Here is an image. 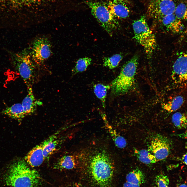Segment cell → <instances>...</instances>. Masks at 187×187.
I'll use <instances>...</instances> for the list:
<instances>
[{
  "label": "cell",
  "mask_w": 187,
  "mask_h": 187,
  "mask_svg": "<svg viewBox=\"0 0 187 187\" xmlns=\"http://www.w3.org/2000/svg\"><path fill=\"white\" fill-rule=\"evenodd\" d=\"M109 0V1H114V0H116V1H123L124 2H125L126 3H128V2L127 0Z\"/></svg>",
  "instance_id": "cell-33"
},
{
  "label": "cell",
  "mask_w": 187,
  "mask_h": 187,
  "mask_svg": "<svg viewBox=\"0 0 187 187\" xmlns=\"http://www.w3.org/2000/svg\"><path fill=\"white\" fill-rule=\"evenodd\" d=\"M94 87L95 94L101 101L103 107L105 108L107 90L110 88V86L98 83L95 84Z\"/></svg>",
  "instance_id": "cell-21"
},
{
  "label": "cell",
  "mask_w": 187,
  "mask_h": 187,
  "mask_svg": "<svg viewBox=\"0 0 187 187\" xmlns=\"http://www.w3.org/2000/svg\"><path fill=\"white\" fill-rule=\"evenodd\" d=\"M78 164L76 154L66 155L59 159L54 164V168L59 170H71L75 168Z\"/></svg>",
  "instance_id": "cell-14"
},
{
  "label": "cell",
  "mask_w": 187,
  "mask_h": 187,
  "mask_svg": "<svg viewBox=\"0 0 187 187\" xmlns=\"http://www.w3.org/2000/svg\"><path fill=\"white\" fill-rule=\"evenodd\" d=\"M27 90L28 94L22 103L26 116L31 115L35 112L37 104L33 93L32 88H30Z\"/></svg>",
  "instance_id": "cell-16"
},
{
  "label": "cell",
  "mask_w": 187,
  "mask_h": 187,
  "mask_svg": "<svg viewBox=\"0 0 187 187\" xmlns=\"http://www.w3.org/2000/svg\"><path fill=\"white\" fill-rule=\"evenodd\" d=\"M28 49L33 61L40 67L52 54L50 41L44 36L35 38Z\"/></svg>",
  "instance_id": "cell-7"
},
{
  "label": "cell",
  "mask_w": 187,
  "mask_h": 187,
  "mask_svg": "<svg viewBox=\"0 0 187 187\" xmlns=\"http://www.w3.org/2000/svg\"><path fill=\"white\" fill-rule=\"evenodd\" d=\"M171 148V143L167 138L162 135H157L152 138L148 150L159 161L168 157Z\"/></svg>",
  "instance_id": "cell-9"
},
{
  "label": "cell",
  "mask_w": 187,
  "mask_h": 187,
  "mask_svg": "<svg viewBox=\"0 0 187 187\" xmlns=\"http://www.w3.org/2000/svg\"><path fill=\"white\" fill-rule=\"evenodd\" d=\"M92 15L101 26L111 36L118 25L116 18L111 13L106 4L99 2L87 1Z\"/></svg>",
  "instance_id": "cell-6"
},
{
  "label": "cell",
  "mask_w": 187,
  "mask_h": 187,
  "mask_svg": "<svg viewBox=\"0 0 187 187\" xmlns=\"http://www.w3.org/2000/svg\"><path fill=\"white\" fill-rule=\"evenodd\" d=\"M185 33L186 36H187V28L185 31Z\"/></svg>",
  "instance_id": "cell-34"
},
{
  "label": "cell",
  "mask_w": 187,
  "mask_h": 187,
  "mask_svg": "<svg viewBox=\"0 0 187 187\" xmlns=\"http://www.w3.org/2000/svg\"><path fill=\"white\" fill-rule=\"evenodd\" d=\"M172 121L178 129H184L187 127V117L184 113L179 112L175 113L172 116Z\"/></svg>",
  "instance_id": "cell-23"
},
{
  "label": "cell",
  "mask_w": 187,
  "mask_h": 187,
  "mask_svg": "<svg viewBox=\"0 0 187 187\" xmlns=\"http://www.w3.org/2000/svg\"><path fill=\"white\" fill-rule=\"evenodd\" d=\"M126 182L141 185L145 182L146 177L143 171L136 168L128 173L126 176Z\"/></svg>",
  "instance_id": "cell-18"
},
{
  "label": "cell",
  "mask_w": 187,
  "mask_h": 187,
  "mask_svg": "<svg viewBox=\"0 0 187 187\" xmlns=\"http://www.w3.org/2000/svg\"><path fill=\"white\" fill-rule=\"evenodd\" d=\"M78 164L86 166L98 187H111L115 167L110 153L102 147L84 149L76 154Z\"/></svg>",
  "instance_id": "cell-1"
},
{
  "label": "cell",
  "mask_w": 187,
  "mask_h": 187,
  "mask_svg": "<svg viewBox=\"0 0 187 187\" xmlns=\"http://www.w3.org/2000/svg\"><path fill=\"white\" fill-rule=\"evenodd\" d=\"M122 55L116 54L109 57H105L103 59V65L110 69L116 68L123 58Z\"/></svg>",
  "instance_id": "cell-24"
},
{
  "label": "cell",
  "mask_w": 187,
  "mask_h": 187,
  "mask_svg": "<svg viewBox=\"0 0 187 187\" xmlns=\"http://www.w3.org/2000/svg\"><path fill=\"white\" fill-rule=\"evenodd\" d=\"M44 0H9L12 4L16 6L23 7L31 5Z\"/></svg>",
  "instance_id": "cell-27"
},
{
  "label": "cell",
  "mask_w": 187,
  "mask_h": 187,
  "mask_svg": "<svg viewBox=\"0 0 187 187\" xmlns=\"http://www.w3.org/2000/svg\"><path fill=\"white\" fill-rule=\"evenodd\" d=\"M140 185L133 184L127 182L123 185V187H140Z\"/></svg>",
  "instance_id": "cell-28"
},
{
  "label": "cell",
  "mask_w": 187,
  "mask_h": 187,
  "mask_svg": "<svg viewBox=\"0 0 187 187\" xmlns=\"http://www.w3.org/2000/svg\"><path fill=\"white\" fill-rule=\"evenodd\" d=\"M134 153L139 161L142 163L150 165L159 161L148 150H134Z\"/></svg>",
  "instance_id": "cell-19"
},
{
  "label": "cell",
  "mask_w": 187,
  "mask_h": 187,
  "mask_svg": "<svg viewBox=\"0 0 187 187\" xmlns=\"http://www.w3.org/2000/svg\"><path fill=\"white\" fill-rule=\"evenodd\" d=\"M126 3L123 1L114 0L109 1L106 5L116 18H125L129 16L130 12Z\"/></svg>",
  "instance_id": "cell-12"
},
{
  "label": "cell",
  "mask_w": 187,
  "mask_h": 187,
  "mask_svg": "<svg viewBox=\"0 0 187 187\" xmlns=\"http://www.w3.org/2000/svg\"><path fill=\"white\" fill-rule=\"evenodd\" d=\"M134 38L144 48L148 57L150 58L157 46L156 37L147 23L145 16H142L134 21L132 24Z\"/></svg>",
  "instance_id": "cell-5"
},
{
  "label": "cell",
  "mask_w": 187,
  "mask_h": 187,
  "mask_svg": "<svg viewBox=\"0 0 187 187\" xmlns=\"http://www.w3.org/2000/svg\"><path fill=\"white\" fill-rule=\"evenodd\" d=\"M184 102V99L181 96H178L172 100L164 103L162 108L168 112L171 113L177 111L181 107Z\"/></svg>",
  "instance_id": "cell-20"
},
{
  "label": "cell",
  "mask_w": 187,
  "mask_h": 187,
  "mask_svg": "<svg viewBox=\"0 0 187 187\" xmlns=\"http://www.w3.org/2000/svg\"><path fill=\"white\" fill-rule=\"evenodd\" d=\"M176 187H187V183L183 181H180L177 184Z\"/></svg>",
  "instance_id": "cell-30"
},
{
  "label": "cell",
  "mask_w": 187,
  "mask_h": 187,
  "mask_svg": "<svg viewBox=\"0 0 187 187\" xmlns=\"http://www.w3.org/2000/svg\"><path fill=\"white\" fill-rule=\"evenodd\" d=\"M172 71L171 77L175 83L181 84L187 82V51L178 57Z\"/></svg>",
  "instance_id": "cell-10"
},
{
  "label": "cell",
  "mask_w": 187,
  "mask_h": 187,
  "mask_svg": "<svg viewBox=\"0 0 187 187\" xmlns=\"http://www.w3.org/2000/svg\"><path fill=\"white\" fill-rule=\"evenodd\" d=\"M64 129L59 130L42 142L44 146L43 155L45 160L49 158L62 143L63 139H59L58 137L60 133Z\"/></svg>",
  "instance_id": "cell-11"
},
{
  "label": "cell",
  "mask_w": 187,
  "mask_h": 187,
  "mask_svg": "<svg viewBox=\"0 0 187 187\" xmlns=\"http://www.w3.org/2000/svg\"><path fill=\"white\" fill-rule=\"evenodd\" d=\"M177 136L187 140V131L181 133L177 134Z\"/></svg>",
  "instance_id": "cell-29"
},
{
  "label": "cell",
  "mask_w": 187,
  "mask_h": 187,
  "mask_svg": "<svg viewBox=\"0 0 187 187\" xmlns=\"http://www.w3.org/2000/svg\"><path fill=\"white\" fill-rule=\"evenodd\" d=\"M101 116L104 122L105 127L118 148L123 149L126 146L127 142L125 139L121 136L109 124L105 114L101 112Z\"/></svg>",
  "instance_id": "cell-15"
},
{
  "label": "cell",
  "mask_w": 187,
  "mask_h": 187,
  "mask_svg": "<svg viewBox=\"0 0 187 187\" xmlns=\"http://www.w3.org/2000/svg\"><path fill=\"white\" fill-rule=\"evenodd\" d=\"M138 57L133 56L122 66L118 76L110 85L112 93L114 96L125 94L133 87L138 63Z\"/></svg>",
  "instance_id": "cell-4"
},
{
  "label": "cell",
  "mask_w": 187,
  "mask_h": 187,
  "mask_svg": "<svg viewBox=\"0 0 187 187\" xmlns=\"http://www.w3.org/2000/svg\"><path fill=\"white\" fill-rule=\"evenodd\" d=\"M41 180L38 172L22 160L11 166L5 178L6 184L12 187H37Z\"/></svg>",
  "instance_id": "cell-2"
},
{
  "label": "cell",
  "mask_w": 187,
  "mask_h": 187,
  "mask_svg": "<svg viewBox=\"0 0 187 187\" xmlns=\"http://www.w3.org/2000/svg\"><path fill=\"white\" fill-rule=\"evenodd\" d=\"M11 60L15 70L23 79L27 90L32 88L40 67L33 61L28 49L12 54Z\"/></svg>",
  "instance_id": "cell-3"
},
{
  "label": "cell",
  "mask_w": 187,
  "mask_h": 187,
  "mask_svg": "<svg viewBox=\"0 0 187 187\" xmlns=\"http://www.w3.org/2000/svg\"><path fill=\"white\" fill-rule=\"evenodd\" d=\"M158 19L168 31L177 33L183 29V25L181 21L177 18L174 13L163 17Z\"/></svg>",
  "instance_id": "cell-13"
},
{
  "label": "cell",
  "mask_w": 187,
  "mask_h": 187,
  "mask_svg": "<svg viewBox=\"0 0 187 187\" xmlns=\"http://www.w3.org/2000/svg\"><path fill=\"white\" fill-rule=\"evenodd\" d=\"M155 182L156 187H170L169 178L164 173L157 175L155 177Z\"/></svg>",
  "instance_id": "cell-26"
},
{
  "label": "cell",
  "mask_w": 187,
  "mask_h": 187,
  "mask_svg": "<svg viewBox=\"0 0 187 187\" xmlns=\"http://www.w3.org/2000/svg\"><path fill=\"white\" fill-rule=\"evenodd\" d=\"M1 113L12 118L17 120L21 119L26 116L22 104L19 103L6 107Z\"/></svg>",
  "instance_id": "cell-17"
},
{
  "label": "cell",
  "mask_w": 187,
  "mask_h": 187,
  "mask_svg": "<svg viewBox=\"0 0 187 187\" xmlns=\"http://www.w3.org/2000/svg\"><path fill=\"white\" fill-rule=\"evenodd\" d=\"M181 160L183 163L187 165V152L182 156Z\"/></svg>",
  "instance_id": "cell-31"
},
{
  "label": "cell",
  "mask_w": 187,
  "mask_h": 187,
  "mask_svg": "<svg viewBox=\"0 0 187 187\" xmlns=\"http://www.w3.org/2000/svg\"><path fill=\"white\" fill-rule=\"evenodd\" d=\"M174 14L179 19L187 20V3L181 2L176 5Z\"/></svg>",
  "instance_id": "cell-25"
},
{
  "label": "cell",
  "mask_w": 187,
  "mask_h": 187,
  "mask_svg": "<svg viewBox=\"0 0 187 187\" xmlns=\"http://www.w3.org/2000/svg\"><path fill=\"white\" fill-rule=\"evenodd\" d=\"M91 59L88 57H85L79 59L76 62L75 66L72 70V75L83 72L86 69L88 66L91 63Z\"/></svg>",
  "instance_id": "cell-22"
},
{
  "label": "cell",
  "mask_w": 187,
  "mask_h": 187,
  "mask_svg": "<svg viewBox=\"0 0 187 187\" xmlns=\"http://www.w3.org/2000/svg\"></svg>",
  "instance_id": "cell-35"
},
{
  "label": "cell",
  "mask_w": 187,
  "mask_h": 187,
  "mask_svg": "<svg viewBox=\"0 0 187 187\" xmlns=\"http://www.w3.org/2000/svg\"><path fill=\"white\" fill-rule=\"evenodd\" d=\"M72 187H84L79 184H76L73 185Z\"/></svg>",
  "instance_id": "cell-32"
},
{
  "label": "cell",
  "mask_w": 187,
  "mask_h": 187,
  "mask_svg": "<svg viewBox=\"0 0 187 187\" xmlns=\"http://www.w3.org/2000/svg\"><path fill=\"white\" fill-rule=\"evenodd\" d=\"M176 5L173 0H151L147 13L149 17L159 19L174 13Z\"/></svg>",
  "instance_id": "cell-8"
}]
</instances>
